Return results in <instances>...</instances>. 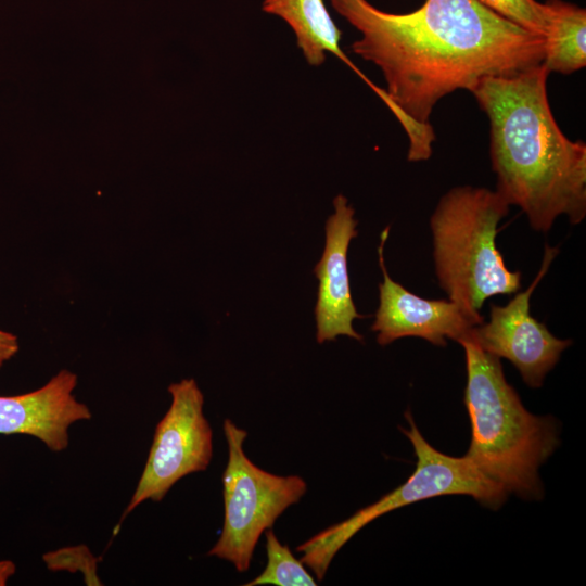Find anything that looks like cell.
Wrapping results in <instances>:
<instances>
[{
    "mask_svg": "<svg viewBox=\"0 0 586 586\" xmlns=\"http://www.w3.org/2000/svg\"><path fill=\"white\" fill-rule=\"evenodd\" d=\"M548 75L542 63L485 77L470 91L489 120L496 191L540 232L561 215L572 225L586 216V145L559 128L547 97Z\"/></svg>",
    "mask_w": 586,
    "mask_h": 586,
    "instance_id": "cell-2",
    "label": "cell"
},
{
    "mask_svg": "<svg viewBox=\"0 0 586 586\" xmlns=\"http://www.w3.org/2000/svg\"><path fill=\"white\" fill-rule=\"evenodd\" d=\"M171 404L156 424L148 459L124 519L143 501H161L182 477L205 471L213 456V431L204 416V395L194 379L168 386Z\"/></svg>",
    "mask_w": 586,
    "mask_h": 586,
    "instance_id": "cell-7",
    "label": "cell"
},
{
    "mask_svg": "<svg viewBox=\"0 0 586 586\" xmlns=\"http://www.w3.org/2000/svg\"><path fill=\"white\" fill-rule=\"evenodd\" d=\"M224 432L228 444L222 474L224 525L207 555L245 572L260 535L272 527L286 508L300 501L307 485L301 476L276 475L254 464L243 450L247 432L232 420L224 421Z\"/></svg>",
    "mask_w": 586,
    "mask_h": 586,
    "instance_id": "cell-6",
    "label": "cell"
},
{
    "mask_svg": "<svg viewBox=\"0 0 586 586\" xmlns=\"http://www.w3.org/2000/svg\"><path fill=\"white\" fill-rule=\"evenodd\" d=\"M509 206L496 190L455 187L430 218L440 286L475 314L487 298L517 293L521 286L522 273L508 269L496 245L497 227Z\"/></svg>",
    "mask_w": 586,
    "mask_h": 586,
    "instance_id": "cell-4",
    "label": "cell"
},
{
    "mask_svg": "<svg viewBox=\"0 0 586 586\" xmlns=\"http://www.w3.org/2000/svg\"><path fill=\"white\" fill-rule=\"evenodd\" d=\"M15 573V564L11 561H0V586L7 584V581Z\"/></svg>",
    "mask_w": 586,
    "mask_h": 586,
    "instance_id": "cell-17",
    "label": "cell"
},
{
    "mask_svg": "<svg viewBox=\"0 0 586 586\" xmlns=\"http://www.w3.org/2000/svg\"><path fill=\"white\" fill-rule=\"evenodd\" d=\"M77 382L76 373L63 369L40 388L0 396V434L34 436L51 451L65 450L69 426L92 418L89 407L74 394Z\"/></svg>",
    "mask_w": 586,
    "mask_h": 586,
    "instance_id": "cell-11",
    "label": "cell"
},
{
    "mask_svg": "<svg viewBox=\"0 0 586 586\" xmlns=\"http://www.w3.org/2000/svg\"><path fill=\"white\" fill-rule=\"evenodd\" d=\"M331 5L360 34L352 51L382 72L410 162L432 155L430 117L442 98L471 91L485 77L524 72L545 56L544 37L476 0H426L408 13L385 12L367 0Z\"/></svg>",
    "mask_w": 586,
    "mask_h": 586,
    "instance_id": "cell-1",
    "label": "cell"
},
{
    "mask_svg": "<svg viewBox=\"0 0 586 586\" xmlns=\"http://www.w3.org/2000/svg\"><path fill=\"white\" fill-rule=\"evenodd\" d=\"M409 430L402 429L411 442L417 458L416 469L408 480L378 501L358 510L348 519L310 537L296 551L301 561L320 582L339 550L362 527L379 517L420 500L445 495H467L483 506L497 509L508 494L485 477L463 456L453 457L431 446L406 411Z\"/></svg>",
    "mask_w": 586,
    "mask_h": 586,
    "instance_id": "cell-5",
    "label": "cell"
},
{
    "mask_svg": "<svg viewBox=\"0 0 586 586\" xmlns=\"http://www.w3.org/2000/svg\"><path fill=\"white\" fill-rule=\"evenodd\" d=\"M457 342L466 355L463 402L471 423L464 457L508 495L540 498L539 468L559 445L556 420L523 406L500 359L483 351L470 332Z\"/></svg>",
    "mask_w": 586,
    "mask_h": 586,
    "instance_id": "cell-3",
    "label": "cell"
},
{
    "mask_svg": "<svg viewBox=\"0 0 586 586\" xmlns=\"http://www.w3.org/2000/svg\"><path fill=\"white\" fill-rule=\"evenodd\" d=\"M494 13L527 31L545 38L549 12L545 3L536 0H476Z\"/></svg>",
    "mask_w": 586,
    "mask_h": 586,
    "instance_id": "cell-15",
    "label": "cell"
},
{
    "mask_svg": "<svg viewBox=\"0 0 586 586\" xmlns=\"http://www.w3.org/2000/svg\"><path fill=\"white\" fill-rule=\"evenodd\" d=\"M549 24L543 65L548 73L572 74L586 65V11L562 0H548Z\"/></svg>",
    "mask_w": 586,
    "mask_h": 586,
    "instance_id": "cell-13",
    "label": "cell"
},
{
    "mask_svg": "<svg viewBox=\"0 0 586 586\" xmlns=\"http://www.w3.org/2000/svg\"><path fill=\"white\" fill-rule=\"evenodd\" d=\"M18 349L17 336L11 332L0 330V369L17 354Z\"/></svg>",
    "mask_w": 586,
    "mask_h": 586,
    "instance_id": "cell-16",
    "label": "cell"
},
{
    "mask_svg": "<svg viewBox=\"0 0 586 586\" xmlns=\"http://www.w3.org/2000/svg\"><path fill=\"white\" fill-rule=\"evenodd\" d=\"M558 249L545 245L543 263L531 285L517 292L505 306L491 304L489 320L473 327L471 337L488 354L508 359L531 387L542 386L547 373L557 365L571 340H561L532 317L530 298L548 271Z\"/></svg>",
    "mask_w": 586,
    "mask_h": 586,
    "instance_id": "cell-8",
    "label": "cell"
},
{
    "mask_svg": "<svg viewBox=\"0 0 586 586\" xmlns=\"http://www.w3.org/2000/svg\"><path fill=\"white\" fill-rule=\"evenodd\" d=\"M267 564L264 571L253 581L244 584L277 586H315V578L296 559L288 545H282L271 528L265 531Z\"/></svg>",
    "mask_w": 586,
    "mask_h": 586,
    "instance_id": "cell-14",
    "label": "cell"
},
{
    "mask_svg": "<svg viewBox=\"0 0 586 586\" xmlns=\"http://www.w3.org/2000/svg\"><path fill=\"white\" fill-rule=\"evenodd\" d=\"M388 231L390 226L381 232L378 247L383 281L379 284V307L371 326V330L378 332L377 342L381 346L406 336L446 346L447 339L457 342L473 327L484 322L481 314L472 313L455 301L423 298L394 281L388 276L383 257Z\"/></svg>",
    "mask_w": 586,
    "mask_h": 586,
    "instance_id": "cell-9",
    "label": "cell"
},
{
    "mask_svg": "<svg viewBox=\"0 0 586 586\" xmlns=\"http://www.w3.org/2000/svg\"><path fill=\"white\" fill-rule=\"evenodd\" d=\"M262 8L264 12L288 23L309 65H322L326 52L332 53L352 68L378 97L382 95L383 89L373 84L341 49V33L323 0H264Z\"/></svg>",
    "mask_w": 586,
    "mask_h": 586,
    "instance_id": "cell-12",
    "label": "cell"
},
{
    "mask_svg": "<svg viewBox=\"0 0 586 586\" xmlns=\"http://www.w3.org/2000/svg\"><path fill=\"white\" fill-rule=\"evenodd\" d=\"M334 213L326 222V244L314 272L319 281L315 317L317 342L334 341L345 335L362 341L353 328L355 319L364 318L354 304L347 267L351 241L357 237L358 221L347 199L339 194L333 200Z\"/></svg>",
    "mask_w": 586,
    "mask_h": 586,
    "instance_id": "cell-10",
    "label": "cell"
}]
</instances>
